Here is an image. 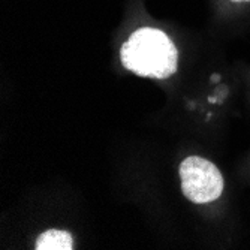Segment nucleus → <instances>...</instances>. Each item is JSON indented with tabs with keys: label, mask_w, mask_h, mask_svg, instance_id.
<instances>
[{
	"label": "nucleus",
	"mask_w": 250,
	"mask_h": 250,
	"mask_svg": "<svg viewBox=\"0 0 250 250\" xmlns=\"http://www.w3.org/2000/svg\"><path fill=\"white\" fill-rule=\"evenodd\" d=\"M223 2L234 8V9H243V8H250V0H223Z\"/></svg>",
	"instance_id": "20e7f679"
},
{
	"label": "nucleus",
	"mask_w": 250,
	"mask_h": 250,
	"mask_svg": "<svg viewBox=\"0 0 250 250\" xmlns=\"http://www.w3.org/2000/svg\"><path fill=\"white\" fill-rule=\"evenodd\" d=\"M120 62L138 77L165 80L177 72L178 51L164 30L144 26L125 41L120 48Z\"/></svg>",
	"instance_id": "f257e3e1"
},
{
	"label": "nucleus",
	"mask_w": 250,
	"mask_h": 250,
	"mask_svg": "<svg viewBox=\"0 0 250 250\" xmlns=\"http://www.w3.org/2000/svg\"><path fill=\"white\" fill-rule=\"evenodd\" d=\"M35 250H72L74 240L71 232L62 229L43 231L35 241Z\"/></svg>",
	"instance_id": "7ed1b4c3"
},
{
	"label": "nucleus",
	"mask_w": 250,
	"mask_h": 250,
	"mask_svg": "<svg viewBox=\"0 0 250 250\" xmlns=\"http://www.w3.org/2000/svg\"><path fill=\"white\" fill-rule=\"evenodd\" d=\"M181 192L193 204H210L225 192V178L211 161L201 156H189L180 164Z\"/></svg>",
	"instance_id": "f03ea898"
}]
</instances>
